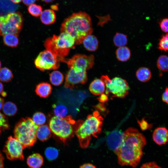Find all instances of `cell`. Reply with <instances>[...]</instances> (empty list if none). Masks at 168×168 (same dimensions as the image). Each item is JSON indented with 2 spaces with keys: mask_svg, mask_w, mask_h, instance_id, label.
<instances>
[{
  "mask_svg": "<svg viewBox=\"0 0 168 168\" xmlns=\"http://www.w3.org/2000/svg\"><path fill=\"white\" fill-rule=\"evenodd\" d=\"M145 137L136 128H129L123 133L121 143L114 151L119 165L136 167L143 155L146 144Z\"/></svg>",
  "mask_w": 168,
  "mask_h": 168,
  "instance_id": "obj_1",
  "label": "cell"
},
{
  "mask_svg": "<svg viewBox=\"0 0 168 168\" xmlns=\"http://www.w3.org/2000/svg\"><path fill=\"white\" fill-rule=\"evenodd\" d=\"M90 16L83 12L73 13L66 19L62 24L61 32H65L75 40V44L82 43L84 38L93 32Z\"/></svg>",
  "mask_w": 168,
  "mask_h": 168,
  "instance_id": "obj_2",
  "label": "cell"
},
{
  "mask_svg": "<svg viewBox=\"0 0 168 168\" xmlns=\"http://www.w3.org/2000/svg\"><path fill=\"white\" fill-rule=\"evenodd\" d=\"M103 119L97 111L89 115L85 121L79 120L74 124L75 133L78 139L81 147L87 148L91 137L97 138L101 131Z\"/></svg>",
  "mask_w": 168,
  "mask_h": 168,
  "instance_id": "obj_3",
  "label": "cell"
},
{
  "mask_svg": "<svg viewBox=\"0 0 168 168\" xmlns=\"http://www.w3.org/2000/svg\"><path fill=\"white\" fill-rule=\"evenodd\" d=\"M75 41L69 34L61 32L59 35H54L47 38L44 43V46L47 49L59 59L64 58L69 52L70 49L74 48Z\"/></svg>",
  "mask_w": 168,
  "mask_h": 168,
  "instance_id": "obj_4",
  "label": "cell"
},
{
  "mask_svg": "<svg viewBox=\"0 0 168 168\" xmlns=\"http://www.w3.org/2000/svg\"><path fill=\"white\" fill-rule=\"evenodd\" d=\"M38 127L28 117L22 118L16 124L14 130V138L20 142L24 149L33 146L36 143Z\"/></svg>",
  "mask_w": 168,
  "mask_h": 168,
  "instance_id": "obj_5",
  "label": "cell"
},
{
  "mask_svg": "<svg viewBox=\"0 0 168 168\" xmlns=\"http://www.w3.org/2000/svg\"><path fill=\"white\" fill-rule=\"evenodd\" d=\"M75 122L70 115L64 118L52 117L49 122V128L54 135L64 143L74 136Z\"/></svg>",
  "mask_w": 168,
  "mask_h": 168,
  "instance_id": "obj_6",
  "label": "cell"
},
{
  "mask_svg": "<svg viewBox=\"0 0 168 168\" xmlns=\"http://www.w3.org/2000/svg\"><path fill=\"white\" fill-rule=\"evenodd\" d=\"M23 19L19 12L9 13L0 16V35L8 34L18 35L23 25Z\"/></svg>",
  "mask_w": 168,
  "mask_h": 168,
  "instance_id": "obj_7",
  "label": "cell"
},
{
  "mask_svg": "<svg viewBox=\"0 0 168 168\" xmlns=\"http://www.w3.org/2000/svg\"><path fill=\"white\" fill-rule=\"evenodd\" d=\"M100 79L105 84L107 95L111 94L113 97L124 98L128 94L130 88L126 80L118 77L111 80L106 75L102 76Z\"/></svg>",
  "mask_w": 168,
  "mask_h": 168,
  "instance_id": "obj_8",
  "label": "cell"
},
{
  "mask_svg": "<svg viewBox=\"0 0 168 168\" xmlns=\"http://www.w3.org/2000/svg\"><path fill=\"white\" fill-rule=\"evenodd\" d=\"M94 59L93 55L77 54L70 58H59V60L67 63L69 68L73 69L76 72H82L91 68L94 64Z\"/></svg>",
  "mask_w": 168,
  "mask_h": 168,
  "instance_id": "obj_9",
  "label": "cell"
},
{
  "mask_svg": "<svg viewBox=\"0 0 168 168\" xmlns=\"http://www.w3.org/2000/svg\"><path fill=\"white\" fill-rule=\"evenodd\" d=\"M58 58L50 51L46 49L40 52L34 61L36 68L41 70H55L59 68Z\"/></svg>",
  "mask_w": 168,
  "mask_h": 168,
  "instance_id": "obj_10",
  "label": "cell"
},
{
  "mask_svg": "<svg viewBox=\"0 0 168 168\" xmlns=\"http://www.w3.org/2000/svg\"><path fill=\"white\" fill-rule=\"evenodd\" d=\"M23 148L20 142L12 136L9 137L4 145L3 151L7 158L11 161L24 159Z\"/></svg>",
  "mask_w": 168,
  "mask_h": 168,
  "instance_id": "obj_11",
  "label": "cell"
},
{
  "mask_svg": "<svg viewBox=\"0 0 168 168\" xmlns=\"http://www.w3.org/2000/svg\"><path fill=\"white\" fill-rule=\"evenodd\" d=\"M87 80L86 71L77 72L70 68L66 76L64 86L67 88L72 89L76 85L85 83Z\"/></svg>",
  "mask_w": 168,
  "mask_h": 168,
  "instance_id": "obj_12",
  "label": "cell"
},
{
  "mask_svg": "<svg viewBox=\"0 0 168 168\" xmlns=\"http://www.w3.org/2000/svg\"><path fill=\"white\" fill-rule=\"evenodd\" d=\"M152 138L154 141L157 144H165L168 140V131L167 129L163 127L156 128L153 132Z\"/></svg>",
  "mask_w": 168,
  "mask_h": 168,
  "instance_id": "obj_13",
  "label": "cell"
},
{
  "mask_svg": "<svg viewBox=\"0 0 168 168\" xmlns=\"http://www.w3.org/2000/svg\"><path fill=\"white\" fill-rule=\"evenodd\" d=\"M19 7L17 4L13 3L10 0H0V16L15 12Z\"/></svg>",
  "mask_w": 168,
  "mask_h": 168,
  "instance_id": "obj_14",
  "label": "cell"
},
{
  "mask_svg": "<svg viewBox=\"0 0 168 168\" xmlns=\"http://www.w3.org/2000/svg\"><path fill=\"white\" fill-rule=\"evenodd\" d=\"M123 134L120 132H114L108 136L107 144L110 149L114 151L117 148L122 141Z\"/></svg>",
  "mask_w": 168,
  "mask_h": 168,
  "instance_id": "obj_15",
  "label": "cell"
},
{
  "mask_svg": "<svg viewBox=\"0 0 168 168\" xmlns=\"http://www.w3.org/2000/svg\"><path fill=\"white\" fill-rule=\"evenodd\" d=\"M82 43L85 49L89 51H95L98 47V39L95 36L91 34L86 36L83 39Z\"/></svg>",
  "mask_w": 168,
  "mask_h": 168,
  "instance_id": "obj_16",
  "label": "cell"
},
{
  "mask_svg": "<svg viewBox=\"0 0 168 168\" xmlns=\"http://www.w3.org/2000/svg\"><path fill=\"white\" fill-rule=\"evenodd\" d=\"M89 89L93 94L100 95L105 92V84L100 79H96L91 83Z\"/></svg>",
  "mask_w": 168,
  "mask_h": 168,
  "instance_id": "obj_17",
  "label": "cell"
},
{
  "mask_svg": "<svg viewBox=\"0 0 168 168\" xmlns=\"http://www.w3.org/2000/svg\"><path fill=\"white\" fill-rule=\"evenodd\" d=\"M52 87L50 84L47 82H41L38 84L35 88L36 94L41 97L46 98L51 94Z\"/></svg>",
  "mask_w": 168,
  "mask_h": 168,
  "instance_id": "obj_18",
  "label": "cell"
},
{
  "mask_svg": "<svg viewBox=\"0 0 168 168\" xmlns=\"http://www.w3.org/2000/svg\"><path fill=\"white\" fill-rule=\"evenodd\" d=\"M44 159L43 156L38 153L30 155L27 159V163L31 168H40L43 165Z\"/></svg>",
  "mask_w": 168,
  "mask_h": 168,
  "instance_id": "obj_19",
  "label": "cell"
},
{
  "mask_svg": "<svg viewBox=\"0 0 168 168\" xmlns=\"http://www.w3.org/2000/svg\"><path fill=\"white\" fill-rule=\"evenodd\" d=\"M37 138L42 142L48 140L51 137V131L49 127L47 125L39 126L36 130Z\"/></svg>",
  "mask_w": 168,
  "mask_h": 168,
  "instance_id": "obj_20",
  "label": "cell"
},
{
  "mask_svg": "<svg viewBox=\"0 0 168 168\" xmlns=\"http://www.w3.org/2000/svg\"><path fill=\"white\" fill-rule=\"evenodd\" d=\"M40 20L42 23L46 25L54 23L56 20L54 11L52 9H46L43 11L40 15Z\"/></svg>",
  "mask_w": 168,
  "mask_h": 168,
  "instance_id": "obj_21",
  "label": "cell"
},
{
  "mask_svg": "<svg viewBox=\"0 0 168 168\" xmlns=\"http://www.w3.org/2000/svg\"><path fill=\"white\" fill-rule=\"evenodd\" d=\"M116 55L118 60L123 62L129 59L131 53L129 49L124 46L119 47L116 50Z\"/></svg>",
  "mask_w": 168,
  "mask_h": 168,
  "instance_id": "obj_22",
  "label": "cell"
},
{
  "mask_svg": "<svg viewBox=\"0 0 168 168\" xmlns=\"http://www.w3.org/2000/svg\"><path fill=\"white\" fill-rule=\"evenodd\" d=\"M136 75L138 80L142 82H146L151 78L152 73L148 68L142 67L137 70Z\"/></svg>",
  "mask_w": 168,
  "mask_h": 168,
  "instance_id": "obj_23",
  "label": "cell"
},
{
  "mask_svg": "<svg viewBox=\"0 0 168 168\" xmlns=\"http://www.w3.org/2000/svg\"><path fill=\"white\" fill-rule=\"evenodd\" d=\"M3 41L4 44L8 47H16L19 43L18 35L14 34H8L3 36Z\"/></svg>",
  "mask_w": 168,
  "mask_h": 168,
  "instance_id": "obj_24",
  "label": "cell"
},
{
  "mask_svg": "<svg viewBox=\"0 0 168 168\" xmlns=\"http://www.w3.org/2000/svg\"><path fill=\"white\" fill-rule=\"evenodd\" d=\"M49 79L53 85L58 86L63 83L64 80V76L60 72L54 71L50 74Z\"/></svg>",
  "mask_w": 168,
  "mask_h": 168,
  "instance_id": "obj_25",
  "label": "cell"
},
{
  "mask_svg": "<svg viewBox=\"0 0 168 168\" xmlns=\"http://www.w3.org/2000/svg\"><path fill=\"white\" fill-rule=\"evenodd\" d=\"M2 109L4 114L8 116L14 115L16 113L17 110L16 105L9 101L4 103Z\"/></svg>",
  "mask_w": 168,
  "mask_h": 168,
  "instance_id": "obj_26",
  "label": "cell"
},
{
  "mask_svg": "<svg viewBox=\"0 0 168 168\" xmlns=\"http://www.w3.org/2000/svg\"><path fill=\"white\" fill-rule=\"evenodd\" d=\"M113 42L114 45L118 47L124 46L128 42L127 36L122 33H117L114 36Z\"/></svg>",
  "mask_w": 168,
  "mask_h": 168,
  "instance_id": "obj_27",
  "label": "cell"
},
{
  "mask_svg": "<svg viewBox=\"0 0 168 168\" xmlns=\"http://www.w3.org/2000/svg\"><path fill=\"white\" fill-rule=\"evenodd\" d=\"M54 112L55 116L64 118L66 117L68 114L67 107L63 104H54L53 105Z\"/></svg>",
  "mask_w": 168,
  "mask_h": 168,
  "instance_id": "obj_28",
  "label": "cell"
},
{
  "mask_svg": "<svg viewBox=\"0 0 168 168\" xmlns=\"http://www.w3.org/2000/svg\"><path fill=\"white\" fill-rule=\"evenodd\" d=\"M13 78L12 71L7 67L0 69V80L3 82H7L10 81Z\"/></svg>",
  "mask_w": 168,
  "mask_h": 168,
  "instance_id": "obj_29",
  "label": "cell"
},
{
  "mask_svg": "<svg viewBox=\"0 0 168 168\" xmlns=\"http://www.w3.org/2000/svg\"><path fill=\"white\" fill-rule=\"evenodd\" d=\"M168 58L167 55H162L159 57L157 61L158 68L161 71L166 72L168 70Z\"/></svg>",
  "mask_w": 168,
  "mask_h": 168,
  "instance_id": "obj_30",
  "label": "cell"
},
{
  "mask_svg": "<svg viewBox=\"0 0 168 168\" xmlns=\"http://www.w3.org/2000/svg\"><path fill=\"white\" fill-rule=\"evenodd\" d=\"M44 154L47 159L49 161H52L55 160L58 157L59 152L56 148L49 147L45 149Z\"/></svg>",
  "mask_w": 168,
  "mask_h": 168,
  "instance_id": "obj_31",
  "label": "cell"
},
{
  "mask_svg": "<svg viewBox=\"0 0 168 168\" xmlns=\"http://www.w3.org/2000/svg\"><path fill=\"white\" fill-rule=\"evenodd\" d=\"M32 119L36 125L39 126L45 124L46 121V117L43 113L37 112L34 114Z\"/></svg>",
  "mask_w": 168,
  "mask_h": 168,
  "instance_id": "obj_32",
  "label": "cell"
},
{
  "mask_svg": "<svg viewBox=\"0 0 168 168\" xmlns=\"http://www.w3.org/2000/svg\"><path fill=\"white\" fill-rule=\"evenodd\" d=\"M28 10L29 12L31 15L35 17L40 16L42 12L41 7L35 4L29 5Z\"/></svg>",
  "mask_w": 168,
  "mask_h": 168,
  "instance_id": "obj_33",
  "label": "cell"
},
{
  "mask_svg": "<svg viewBox=\"0 0 168 168\" xmlns=\"http://www.w3.org/2000/svg\"><path fill=\"white\" fill-rule=\"evenodd\" d=\"M158 49L162 51H167L168 49V35L167 33L163 35L160 39Z\"/></svg>",
  "mask_w": 168,
  "mask_h": 168,
  "instance_id": "obj_34",
  "label": "cell"
},
{
  "mask_svg": "<svg viewBox=\"0 0 168 168\" xmlns=\"http://www.w3.org/2000/svg\"><path fill=\"white\" fill-rule=\"evenodd\" d=\"M9 128L7 118L0 112V134L2 131L8 129Z\"/></svg>",
  "mask_w": 168,
  "mask_h": 168,
  "instance_id": "obj_35",
  "label": "cell"
},
{
  "mask_svg": "<svg viewBox=\"0 0 168 168\" xmlns=\"http://www.w3.org/2000/svg\"><path fill=\"white\" fill-rule=\"evenodd\" d=\"M168 20L167 18H164L161 19L159 22V24L161 30L167 33L168 30Z\"/></svg>",
  "mask_w": 168,
  "mask_h": 168,
  "instance_id": "obj_36",
  "label": "cell"
},
{
  "mask_svg": "<svg viewBox=\"0 0 168 168\" xmlns=\"http://www.w3.org/2000/svg\"><path fill=\"white\" fill-rule=\"evenodd\" d=\"M140 168H161L156 162H147L143 164Z\"/></svg>",
  "mask_w": 168,
  "mask_h": 168,
  "instance_id": "obj_37",
  "label": "cell"
},
{
  "mask_svg": "<svg viewBox=\"0 0 168 168\" xmlns=\"http://www.w3.org/2000/svg\"><path fill=\"white\" fill-rule=\"evenodd\" d=\"M97 99L100 102L103 103L107 101L108 100V95L106 94L103 93L100 95V96Z\"/></svg>",
  "mask_w": 168,
  "mask_h": 168,
  "instance_id": "obj_38",
  "label": "cell"
},
{
  "mask_svg": "<svg viewBox=\"0 0 168 168\" xmlns=\"http://www.w3.org/2000/svg\"><path fill=\"white\" fill-rule=\"evenodd\" d=\"M138 123L140 125V127L142 130H146L148 127V124L144 120H142L141 121H138Z\"/></svg>",
  "mask_w": 168,
  "mask_h": 168,
  "instance_id": "obj_39",
  "label": "cell"
},
{
  "mask_svg": "<svg viewBox=\"0 0 168 168\" xmlns=\"http://www.w3.org/2000/svg\"><path fill=\"white\" fill-rule=\"evenodd\" d=\"M168 88L166 87L163 94L162 96V101L166 103H168Z\"/></svg>",
  "mask_w": 168,
  "mask_h": 168,
  "instance_id": "obj_40",
  "label": "cell"
},
{
  "mask_svg": "<svg viewBox=\"0 0 168 168\" xmlns=\"http://www.w3.org/2000/svg\"><path fill=\"white\" fill-rule=\"evenodd\" d=\"M80 168H96L94 165L91 163H86L81 166Z\"/></svg>",
  "mask_w": 168,
  "mask_h": 168,
  "instance_id": "obj_41",
  "label": "cell"
},
{
  "mask_svg": "<svg viewBox=\"0 0 168 168\" xmlns=\"http://www.w3.org/2000/svg\"><path fill=\"white\" fill-rule=\"evenodd\" d=\"M36 0H22L23 3L26 6H29L34 3Z\"/></svg>",
  "mask_w": 168,
  "mask_h": 168,
  "instance_id": "obj_42",
  "label": "cell"
},
{
  "mask_svg": "<svg viewBox=\"0 0 168 168\" xmlns=\"http://www.w3.org/2000/svg\"><path fill=\"white\" fill-rule=\"evenodd\" d=\"M4 157L0 151V168H4Z\"/></svg>",
  "mask_w": 168,
  "mask_h": 168,
  "instance_id": "obj_43",
  "label": "cell"
},
{
  "mask_svg": "<svg viewBox=\"0 0 168 168\" xmlns=\"http://www.w3.org/2000/svg\"><path fill=\"white\" fill-rule=\"evenodd\" d=\"M96 108L98 109L100 111H104L105 108L103 107L102 104H99L96 106Z\"/></svg>",
  "mask_w": 168,
  "mask_h": 168,
  "instance_id": "obj_44",
  "label": "cell"
},
{
  "mask_svg": "<svg viewBox=\"0 0 168 168\" xmlns=\"http://www.w3.org/2000/svg\"><path fill=\"white\" fill-rule=\"evenodd\" d=\"M4 103V100L0 97V110L2 109Z\"/></svg>",
  "mask_w": 168,
  "mask_h": 168,
  "instance_id": "obj_45",
  "label": "cell"
},
{
  "mask_svg": "<svg viewBox=\"0 0 168 168\" xmlns=\"http://www.w3.org/2000/svg\"><path fill=\"white\" fill-rule=\"evenodd\" d=\"M4 87L3 84L0 82V94H2L3 91Z\"/></svg>",
  "mask_w": 168,
  "mask_h": 168,
  "instance_id": "obj_46",
  "label": "cell"
},
{
  "mask_svg": "<svg viewBox=\"0 0 168 168\" xmlns=\"http://www.w3.org/2000/svg\"><path fill=\"white\" fill-rule=\"evenodd\" d=\"M12 2L15 4H18L21 2L22 0H10Z\"/></svg>",
  "mask_w": 168,
  "mask_h": 168,
  "instance_id": "obj_47",
  "label": "cell"
},
{
  "mask_svg": "<svg viewBox=\"0 0 168 168\" xmlns=\"http://www.w3.org/2000/svg\"><path fill=\"white\" fill-rule=\"evenodd\" d=\"M43 1L46 3H49L52 1L54 0H42Z\"/></svg>",
  "mask_w": 168,
  "mask_h": 168,
  "instance_id": "obj_48",
  "label": "cell"
},
{
  "mask_svg": "<svg viewBox=\"0 0 168 168\" xmlns=\"http://www.w3.org/2000/svg\"><path fill=\"white\" fill-rule=\"evenodd\" d=\"M1 61H0V69H1Z\"/></svg>",
  "mask_w": 168,
  "mask_h": 168,
  "instance_id": "obj_49",
  "label": "cell"
},
{
  "mask_svg": "<svg viewBox=\"0 0 168 168\" xmlns=\"http://www.w3.org/2000/svg\"></svg>",
  "mask_w": 168,
  "mask_h": 168,
  "instance_id": "obj_50",
  "label": "cell"
}]
</instances>
